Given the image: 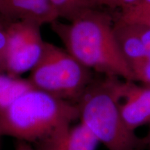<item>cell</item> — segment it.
I'll use <instances>...</instances> for the list:
<instances>
[{
    "instance_id": "10",
    "label": "cell",
    "mask_w": 150,
    "mask_h": 150,
    "mask_svg": "<svg viewBox=\"0 0 150 150\" xmlns=\"http://www.w3.org/2000/svg\"><path fill=\"white\" fill-rule=\"evenodd\" d=\"M32 88L28 79L15 77L6 72L0 73V112Z\"/></svg>"
},
{
    "instance_id": "8",
    "label": "cell",
    "mask_w": 150,
    "mask_h": 150,
    "mask_svg": "<svg viewBox=\"0 0 150 150\" xmlns=\"http://www.w3.org/2000/svg\"><path fill=\"white\" fill-rule=\"evenodd\" d=\"M98 140L83 124H69L35 142V150H96Z\"/></svg>"
},
{
    "instance_id": "19",
    "label": "cell",
    "mask_w": 150,
    "mask_h": 150,
    "mask_svg": "<svg viewBox=\"0 0 150 150\" xmlns=\"http://www.w3.org/2000/svg\"><path fill=\"white\" fill-rule=\"evenodd\" d=\"M138 4H150V0H140Z\"/></svg>"
},
{
    "instance_id": "6",
    "label": "cell",
    "mask_w": 150,
    "mask_h": 150,
    "mask_svg": "<svg viewBox=\"0 0 150 150\" xmlns=\"http://www.w3.org/2000/svg\"><path fill=\"white\" fill-rule=\"evenodd\" d=\"M122 117L127 127L134 131L150 124V86L125 81L120 100Z\"/></svg>"
},
{
    "instance_id": "13",
    "label": "cell",
    "mask_w": 150,
    "mask_h": 150,
    "mask_svg": "<svg viewBox=\"0 0 150 150\" xmlns=\"http://www.w3.org/2000/svg\"><path fill=\"white\" fill-rule=\"evenodd\" d=\"M97 7L107 6L112 8L123 9L130 8L137 5L140 2V0H95Z\"/></svg>"
},
{
    "instance_id": "1",
    "label": "cell",
    "mask_w": 150,
    "mask_h": 150,
    "mask_svg": "<svg viewBox=\"0 0 150 150\" xmlns=\"http://www.w3.org/2000/svg\"><path fill=\"white\" fill-rule=\"evenodd\" d=\"M114 20L99 8L82 11L67 22L56 20L52 31L65 50L83 65L103 75L134 81L114 32Z\"/></svg>"
},
{
    "instance_id": "15",
    "label": "cell",
    "mask_w": 150,
    "mask_h": 150,
    "mask_svg": "<svg viewBox=\"0 0 150 150\" xmlns=\"http://www.w3.org/2000/svg\"><path fill=\"white\" fill-rule=\"evenodd\" d=\"M122 15H150V4H137L121 10Z\"/></svg>"
},
{
    "instance_id": "22",
    "label": "cell",
    "mask_w": 150,
    "mask_h": 150,
    "mask_svg": "<svg viewBox=\"0 0 150 150\" xmlns=\"http://www.w3.org/2000/svg\"></svg>"
},
{
    "instance_id": "21",
    "label": "cell",
    "mask_w": 150,
    "mask_h": 150,
    "mask_svg": "<svg viewBox=\"0 0 150 150\" xmlns=\"http://www.w3.org/2000/svg\"><path fill=\"white\" fill-rule=\"evenodd\" d=\"M0 23H4V24H7V23H9V22H7L3 18V17L1 16V14H0Z\"/></svg>"
},
{
    "instance_id": "14",
    "label": "cell",
    "mask_w": 150,
    "mask_h": 150,
    "mask_svg": "<svg viewBox=\"0 0 150 150\" xmlns=\"http://www.w3.org/2000/svg\"><path fill=\"white\" fill-rule=\"evenodd\" d=\"M117 20L125 22L141 23L150 26V15H122L119 14Z\"/></svg>"
},
{
    "instance_id": "11",
    "label": "cell",
    "mask_w": 150,
    "mask_h": 150,
    "mask_svg": "<svg viewBox=\"0 0 150 150\" xmlns=\"http://www.w3.org/2000/svg\"><path fill=\"white\" fill-rule=\"evenodd\" d=\"M59 18L70 21L79 13L73 0H50Z\"/></svg>"
},
{
    "instance_id": "4",
    "label": "cell",
    "mask_w": 150,
    "mask_h": 150,
    "mask_svg": "<svg viewBox=\"0 0 150 150\" xmlns=\"http://www.w3.org/2000/svg\"><path fill=\"white\" fill-rule=\"evenodd\" d=\"M94 77L93 70L66 50L45 42L42 57L28 79L34 88L76 104Z\"/></svg>"
},
{
    "instance_id": "9",
    "label": "cell",
    "mask_w": 150,
    "mask_h": 150,
    "mask_svg": "<svg viewBox=\"0 0 150 150\" xmlns=\"http://www.w3.org/2000/svg\"><path fill=\"white\" fill-rule=\"evenodd\" d=\"M0 14L7 22L30 20L42 26L59 19L52 5L40 0H0Z\"/></svg>"
},
{
    "instance_id": "7",
    "label": "cell",
    "mask_w": 150,
    "mask_h": 150,
    "mask_svg": "<svg viewBox=\"0 0 150 150\" xmlns=\"http://www.w3.org/2000/svg\"><path fill=\"white\" fill-rule=\"evenodd\" d=\"M113 28L120 47L130 67L150 57V26L116 19Z\"/></svg>"
},
{
    "instance_id": "17",
    "label": "cell",
    "mask_w": 150,
    "mask_h": 150,
    "mask_svg": "<svg viewBox=\"0 0 150 150\" xmlns=\"http://www.w3.org/2000/svg\"><path fill=\"white\" fill-rule=\"evenodd\" d=\"M15 150H35L34 148L29 145V142L22 141V140H18L16 142V149Z\"/></svg>"
},
{
    "instance_id": "18",
    "label": "cell",
    "mask_w": 150,
    "mask_h": 150,
    "mask_svg": "<svg viewBox=\"0 0 150 150\" xmlns=\"http://www.w3.org/2000/svg\"><path fill=\"white\" fill-rule=\"evenodd\" d=\"M5 72L4 67V61L3 57L0 55V73Z\"/></svg>"
},
{
    "instance_id": "16",
    "label": "cell",
    "mask_w": 150,
    "mask_h": 150,
    "mask_svg": "<svg viewBox=\"0 0 150 150\" xmlns=\"http://www.w3.org/2000/svg\"><path fill=\"white\" fill-rule=\"evenodd\" d=\"M7 24L0 23V55L3 57L4 61V56L7 46Z\"/></svg>"
},
{
    "instance_id": "3",
    "label": "cell",
    "mask_w": 150,
    "mask_h": 150,
    "mask_svg": "<svg viewBox=\"0 0 150 150\" xmlns=\"http://www.w3.org/2000/svg\"><path fill=\"white\" fill-rule=\"evenodd\" d=\"M79 119L76 104L32 88L0 112V136L35 143Z\"/></svg>"
},
{
    "instance_id": "2",
    "label": "cell",
    "mask_w": 150,
    "mask_h": 150,
    "mask_svg": "<svg viewBox=\"0 0 150 150\" xmlns=\"http://www.w3.org/2000/svg\"><path fill=\"white\" fill-rule=\"evenodd\" d=\"M125 81L106 75L94 77L76 104L79 120L108 150H145L146 137L137 136L122 117L120 100Z\"/></svg>"
},
{
    "instance_id": "5",
    "label": "cell",
    "mask_w": 150,
    "mask_h": 150,
    "mask_svg": "<svg viewBox=\"0 0 150 150\" xmlns=\"http://www.w3.org/2000/svg\"><path fill=\"white\" fill-rule=\"evenodd\" d=\"M41 24L30 20L7 24V46L4 56L6 74L20 77L25 72H31L38 63L45 45L41 35Z\"/></svg>"
},
{
    "instance_id": "20",
    "label": "cell",
    "mask_w": 150,
    "mask_h": 150,
    "mask_svg": "<svg viewBox=\"0 0 150 150\" xmlns=\"http://www.w3.org/2000/svg\"><path fill=\"white\" fill-rule=\"evenodd\" d=\"M146 139H147V147H149L150 148V130L149 132H148L147 136H146Z\"/></svg>"
},
{
    "instance_id": "12",
    "label": "cell",
    "mask_w": 150,
    "mask_h": 150,
    "mask_svg": "<svg viewBox=\"0 0 150 150\" xmlns=\"http://www.w3.org/2000/svg\"><path fill=\"white\" fill-rule=\"evenodd\" d=\"M131 68L134 73L135 81L150 86V57L131 65Z\"/></svg>"
}]
</instances>
